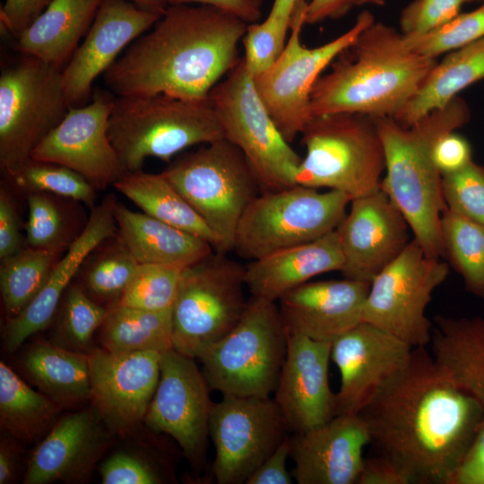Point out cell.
I'll return each instance as SVG.
<instances>
[{
	"mask_svg": "<svg viewBox=\"0 0 484 484\" xmlns=\"http://www.w3.org/2000/svg\"><path fill=\"white\" fill-rule=\"evenodd\" d=\"M374 445L416 484H449L477 436L483 409L426 347L359 413Z\"/></svg>",
	"mask_w": 484,
	"mask_h": 484,
	"instance_id": "1",
	"label": "cell"
},
{
	"mask_svg": "<svg viewBox=\"0 0 484 484\" xmlns=\"http://www.w3.org/2000/svg\"><path fill=\"white\" fill-rule=\"evenodd\" d=\"M248 23L218 8L170 4L103 73L116 96L203 99L241 60Z\"/></svg>",
	"mask_w": 484,
	"mask_h": 484,
	"instance_id": "2",
	"label": "cell"
},
{
	"mask_svg": "<svg viewBox=\"0 0 484 484\" xmlns=\"http://www.w3.org/2000/svg\"><path fill=\"white\" fill-rule=\"evenodd\" d=\"M436 63V58L412 51L401 31L374 22L315 82L312 115L360 113L394 118Z\"/></svg>",
	"mask_w": 484,
	"mask_h": 484,
	"instance_id": "3",
	"label": "cell"
},
{
	"mask_svg": "<svg viewBox=\"0 0 484 484\" xmlns=\"http://www.w3.org/2000/svg\"><path fill=\"white\" fill-rule=\"evenodd\" d=\"M470 117L469 106L459 96L408 127L393 117H373L385 157L380 187L405 217L414 239L432 257L441 256L440 220L446 208L434 146Z\"/></svg>",
	"mask_w": 484,
	"mask_h": 484,
	"instance_id": "4",
	"label": "cell"
},
{
	"mask_svg": "<svg viewBox=\"0 0 484 484\" xmlns=\"http://www.w3.org/2000/svg\"><path fill=\"white\" fill-rule=\"evenodd\" d=\"M108 133L123 174L142 170L147 158L169 163L188 147L224 138L209 98L165 94L116 96Z\"/></svg>",
	"mask_w": 484,
	"mask_h": 484,
	"instance_id": "5",
	"label": "cell"
},
{
	"mask_svg": "<svg viewBox=\"0 0 484 484\" xmlns=\"http://www.w3.org/2000/svg\"><path fill=\"white\" fill-rule=\"evenodd\" d=\"M300 134L306 153L297 171L298 185L337 190L351 200L380 188L385 157L373 117L316 116Z\"/></svg>",
	"mask_w": 484,
	"mask_h": 484,
	"instance_id": "6",
	"label": "cell"
},
{
	"mask_svg": "<svg viewBox=\"0 0 484 484\" xmlns=\"http://www.w3.org/2000/svg\"><path fill=\"white\" fill-rule=\"evenodd\" d=\"M288 334L276 302L251 297L236 324L196 358L212 390L270 397L287 352Z\"/></svg>",
	"mask_w": 484,
	"mask_h": 484,
	"instance_id": "7",
	"label": "cell"
},
{
	"mask_svg": "<svg viewBox=\"0 0 484 484\" xmlns=\"http://www.w3.org/2000/svg\"><path fill=\"white\" fill-rule=\"evenodd\" d=\"M161 173L220 238L221 253L232 251L244 212L262 193L243 152L222 138L177 157Z\"/></svg>",
	"mask_w": 484,
	"mask_h": 484,
	"instance_id": "8",
	"label": "cell"
},
{
	"mask_svg": "<svg viewBox=\"0 0 484 484\" xmlns=\"http://www.w3.org/2000/svg\"><path fill=\"white\" fill-rule=\"evenodd\" d=\"M245 271L215 250L182 270L172 307L173 349L196 359L236 326L248 303Z\"/></svg>",
	"mask_w": 484,
	"mask_h": 484,
	"instance_id": "9",
	"label": "cell"
},
{
	"mask_svg": "<svg viewBox=\"0 0 484 484\" xmlns=\"http://www.w3.org/2000/svg\"><path fill=\"white\" fill-rule=\"evenodd\" d=\"M350 201L343 192L301 185L261 193L238 222L232 251L253 261L318 239L338 227Z\"/></svg>",
	"mask_w": 484,
	"mask_h": 484,
	"instance_id": "10",
	"label": "cell"
},
{
	"mask_svg": "<svg viewBox=\"0 0 484 484\" xmlns=\"http://www.w3.org/2000/svg\"><path fill=\"white\" fill-rule=\"evenodd\" d=\"M221 124L224 138L245 155L262 193L291 187L302 161L261 99L243 58L208 96Z\"/></svg>",
	"mask_w": 484,
	"mask_h": 484,
	"instance_id": "11",
	"label": "cell"
},
{
	"mask_svg": "<svg viewBox=\"0 0 484 484\" xmlns=\"http://www.w3.org/2000/svg\"><path fill=\"white\" fill-rule=\"evenodd\" d=\"M307 1L299 2L290 19V36L275 63L254 77L257 92L279 130L292 143L312 119L311 92L322 72L375 22L368 11L361 12L347 31L315 48L301 42Z\"/></svg>",
	"mask_w": 484,
	"mask_h": 484,
	"instance_id": "12",
	"label": "cell"
},
{
	"mask_svg": "<svg viewBox=\"0 0 484 484\" xmlns=\"http://www.w3.org/2000/svg\"><path fill=\"white\" fill-rule=\"evenodd\" d=\"M71 108L62 71L23 56L0 75V168L15 172Z\"/></svg>",
	"mask_w": 484,
	"mask_h": 484,
	"instance_id": "13",
	"label": "cell"
},
{
	"mask_svg": "<svg viewBox=\"0 0 484 484\" xmlns=\"http://www.w3.org/2000/svg\"><path fill=\"white\" fill-rule=\"evenodd\" d=\"M449 272L447 264L428 255L416 239L370 282L362 322L412 348L430 344L433 324L426 315L434 290Z\"/></svg>",
	"mask_w": 484,
	"mask_h": 484,
	"instance_id": "14",
	"label": "cell"
},
{
	"mask_svg": "<svg viewBox=\"0 0 484 484\" xmlns=\"http://www.w3.org/2000/svg\"><path fill=\"white\" fill-rule=\"evenodd\" d=\"M290 434L271 397L223 394L214 402L209 436L218 484H243Z\"/></svg>",
	"mask_w": 484,
	"mask_h": 484,
	"instance_id": "15",
	"label": "cell"
},
{
	"mask_svg": "<svg viewBox=\"0 0 484 484\" xmlns=\"http://www.w3.org/2000/svg\"><path fill=\"white\" fill-rule=\"evenodd\" d=\"M211 390L195 359L172 348L161 355L160 380L143 420L152 433L172 437L196 471L206 462Z\"/></svg>",
	"mask_w": 484,
	"mask_h": 484,
	"instance_id": "16",
	"label": "cell"
},
{
	"mask_svg": "<svg viewBox=\"0 0 484 484\" xmlns=\"http://www.w3.org/2000/svg\"><path fill=\"white\" fill-rule=\"evenodd\" d=\"M413 349L366 322L333 341L331 359L341 376L336 415L359 414L406 368Z\"/></svg>",
	"mask_w": 484,
	"mask_h": 484,
	"instance_id": "17",
	"label": "cell"
},
{
	"mask_svg": "<svg viewBox=\"0 0 484 484\" xmlns=\"http://www.w3.org/2000/svg\"><path fill=\"white\" fill-rule=\"evenodd\" d=\"M115 98L109 90H98L89 104L71 107L30 158L65 166L97 190L113 186L123 174L108 133Z\"/></svg>",
	"mask_w": 484,
	"mask_h": 484,
	"instance_id": "18",
	"label": "cell"
},
{
	"mask_svg": "<svg viewBox=\"0 0 484 484\" xmlns=\"http://www.w3.org/2000/svg\"><path fill=\"white\" fill-rule=\"evenodd\" d=\"M161 355L100 347L89 355L90 404L117 436L125 437L143 423L160 380Z\"/></svg>",
	"mask_w": 484,
	"mask_h": 484,
	"instance_id": "19",
	"label": "cell"
},
{
	"mask_svg": "<svg viewBox=\"0 0 484 484\" xmlns=\"http://www.w3.org/2000/svg\"><path fill=\"white\" fill-rule=\"evenodd\" d=\"M410 226L381 187L350 201V209L335 229L344 278L371 282L405 248Z\"/></svg>",
	"mask_w": 484,
	"mask_h": 484,
	"instance_id": "20",
	"label": "cell"
},
{
	"mask_svg": "<svg viewBox=\"0 0 484 484\" xmlns=\"http://www.w3.org/2000/svg\"><path fill=\"white\" fill-rule=\"evenodd\" d=\"M115 436L91 404L60 416L31 452L22 483L85 482Z\"/></svg>",
	"mask_w": 484,
	"mask_h": 484,
	"instance_id": "21",
	"label": "cell"
},
{
	"mask_svg": "<svg viewBox=\"0 0 484 484\" xmlns=\"http://www.w3.org/2000/svg\"><path fill=\"white\" fill-rule=\"evenodd\" d=\"M163 13L142 8L126 0L100 1L82 43L62 70L63 85L71 107L88 100L95 79L133 41L147 32Z\"/></svg>",
	"mask_w": 484,
	"mask_h": 484,
	"instance_id": "22",
	"label": "cell"
},
{
	"mask_svg": "<svg viewBox=\"0 0 484 484\" xmlns=\"http://www.w3.org/2000/svg\"><path fill=\"white\" fill-rule=\"evenodd\" d=\"M273 400L290 434L307 432L336 416L329 382L332 343L289 333Z\"/></svg>",
	"mask_w": 484,
	"mask_h": 484,
	"instance_id": "23",
	"label": "cell"
},
{
	"mask_svg": "<svg viewBox=\"0 0 484 484\" xmlns=\"http://www.w3.org/2000/svg\"><path fill=\"white\" fill-rule=\"evenodd\" d=\"M431 353L436 362L483 409L468 454L449 484H484V317H434Z\"/></svg>",
	"mask_w": 484,
	"mask_h": 484,
	"instance_id": "24",
	"label": "cell"
},
{
	"mask_svg": "<svg viewBox=\"0 0 484 484\" xmlns=\"http://www.w3.org/2000/svg\"><path fill=\"white\" fill-rule=\"evenodd\" d=\"M370 445L359 414H341L307 432L290 434L291 471L298 484H357Z\"/></svg>",
	"mask_w": 484,
	"mask_h": 484,
	"instance_id": "25",
	"label": "cell"
},
{
	"mask_svg": "<svg viewBox=\"0 0 484 484\" xmlns=\"http://www.w3.org/2000/svg\"><path fill=\"white\" fill-rule=\"evenodd\" d=\"M369 288L348 278L303 283L278 300L283 325L289 333L333 342L362 322Z\"/></svg>",
	"mask_w": 484,
	"mask_h": 484,
	"instance_id": "26",
	"label": "cell"
},
{
	"mask_svg": "<svg viewBox=\"0 0 484 484\" xmlns=\"http://www.w3.org/2000/svg\"><path fill=\"white\" fill-rule=\"evenodd\" d=\"M116 200L114 194H108L91 210L84 230L61 256L39 293L17 316L5 320L3 337L8 352H15L30 336L50 326L82 262L97 245L117 232Z\"/></svg>",
	"mask_w": 484,
	"mask_h": 484,
	"instance_id": "27",
	"label": "cell"
},
{
	"mask_svg": "<svg viewBox=\"0 0 484 484\" xmlns=\"http://www.w3.org/2000/svg\"><path fill=\"white\" fill-rule=\"evenodd\" d=\"M343 255L336 230L314 241L281 249L246 265L251 297L276 302L292 289L325 272H341Z\"/></svg>",
	"mask_w": 484,
	"mask_h": 484,
	"instance_id": "28",
	"label": "cell"
},
{
	"mask_svg": "<svg viewBox=\"0 0 484 484\" xmlns=\"http://www.w3.org/2000/svg\"><path fill=\"white\" fill-rule=\"evenodd\" d=\"M117 233L140 264H160L184 269L214 251L205 239L134 212L116 200Z\"/></svg>",
	"mask_w": 484,
	"mask_h": 484,
	"instance_id": "29",
	"label": "cell"
},
{
	"mask_svg": "<svg viewBox=\"0 0 484 484\" xmlns=\"http://www.w3.org/2000/svg\"><path fill=\"white\" fill-rule=\"evenodd\" d=\"M100 1L52 0L15 37V49L62 71L88 32Z\"/></svg>",
	"mask_w": 484,
	"mask_h": 484,
	"instance_id": "30",
	"label": "cell"
},
{
	"mask_svg": "<svg viewBox=\"0 0 484 484\" xmlns=\"http://www.w3.org/2000/svg\"><path fill=\"white\" fill-rule=\"evenodd\" d=\"M18 367L30 385L64 410L90 402L88 354L70 351L48 339H40L21 352Z\"/></svg>",
	"mask_w": 484,
	"mask_h": 484,
	"instance_id": "31",
	"label": "cell"
},
{
	"mask_svg": "<svg viewBox=\"0 0 484 484\" xmlns=\"http://www.w3.org/2000/svg\"><path fill=\"white\" fill-rule=\"evenodd\" d=\"M484 80V38L445 54L435 65L417 92L393 118L411 126L446 106L470 85Z\"/></svg>",
	"mask_w": 484,
	"mask_h": 484,
	"instance_id": "32",
	"label": "cell"
},
{
	"mask_svg": "<svg viewBox=\"0 0 484 484\" xmlns=\"http://www.w3.org/2000/svg\"><path fill=\"white\" fill-rule=\"evenodd\" d=\"M112 186L145 214L200 237L221 252L220 238L162 173L125 172Z\"/></svg>",
	"mask_w": 484,
	"mask_h": 484,
	"instance_id": "33",
	"label": "cell"
},
{
	"mask_svg": "<svg viewBox=\"0 0 484 484\" xmlns=\"http://www.w3.org/2000/svg\"><path fill=\"white\" fill-rule=\"evenodd\" d=\"M63 408L34 390L4 361L0 362V426L22 445L39 443L61 416Z\"/></svg>",
	"mask_w": 484,
	"mask_h": 484,
	"instance_id": "34",
	"label": "cell"
},
{
	"mask_svg": "<svg viewBox=\"0 0 484 484\" xmlns=\"http://www.w3.org/2000/svg\"><path fill=\"white\" fill-rule=\"evenodd\" d=\"M172 309L145 310L116 305L98 330L99 347L113 353L155 351L173 348Z\"/></svg>",
	"mask_w": 484,
	"mask_h": 484,
	"instance_id": "35",
	"label": "cell"
},
{
	"mask_svg": "<svg viewBox=\"0 0 484 484\" xmlns=\"http://www.w3.org/2000/svg\"><path fill=\"white\" fill-rule=\"evenodd\" d=\"M27 246L65 254L84 230L83 203L71 198L36 192L25 195Z\"/></svg>",
	"mask_w": 484,
	"mask_h": 484,
	"instance_id": "36",
	"label": "cell"
},
{
	"mask_svg": "<svg viewBox=\"0 0 484 484\" xmlns=\"http://www.w3.org/2000/svg\"><path fill=\"white\" fill-rule=\"evenodd\" d=\"M139 264L116 232L86 255L73 281L91 299L110 308L122 298Z\"/></svg>",
	"mask_w": 484,
	"mask_h": 484,
	"instance_id": "37",
	"label": "cell"
},
{
	"mask_svg": "<svg viewBox=\"0 0 484 484\" xmlns=\"http://www.w3.org/2000/svg\"><path fill=\"white\" fill-rule=\"evenodd\" d=\"M64 254L26 246L0 264L5 320L17 316L39 293Z\"/></svg>",
	"mask_w": 484,
	"mask_h": 484,
	"instance_id": "38",
	"label": "cell"
},
{
	"mask_svg": "<svg viewBox=\"0 0 484 484\" xmlns=\"http://www.w3.org/2000/svg\"><path fill=\"white\" fill-rule=\"evenodd\" d=\"M440 233L441 256L460 274L468 292L484 298V225L445 208Z\"/></svg>",
	"mask_w": 484,
	"mask_h": 484,
	"instance_id": "39",
	"label": "cell"
},
{
	"mask_svg": "<svg viewBox=\"0 0 484 484\" xmlns=\"http://www.w3.org/2000/svg\"><path fill=\"white\" fill-rule=\"evenodd\" d=\"M108 308L91 299L73 281L60 301L48 340L67 350L90 355L96 348L94 336Z\"/></svg>",
	"mask_w": 484,
	"mask_h": 484,
	"instance_id": "40",
	"label": "cell"
},
{
	"mask_svg": "<svg viewBox=\"0 0 484 484\" xmlns=\"http://www.w3.org/2000/svg\"><path fill=\"white\" fill-rule=\"evenodd\" d=\"M4 177L9 186L24 196L43 192L73 199L91 210L96 206L97 189L74 170L55 162L30 158Z\"/></svg>",
	"mask_w": 484,
	"mask_h": 484,
	"instance_id": "41",
	"label": "cell"
},
{
	"mask_svg": "<svg viewBox=\"0 0 484 484\" xmlns=\"http://www.w3.org/2000/svg\"><path fill=\"white\" fill-rule=\"evenodd\" d=\"M183 269L160 264H139L117 305L162 311L172 309Z\"/></svg>",
	"mask_w": 484,
	"mask_h": 484,
	"instance_id": "42",
	"label": "cell"
},
{
	"mask_svg": "<svg viewBox=\"0 0 484 484\" xmlns=\"http://www.w3.org/2000/svg\"><path fill=\"white\" fill-rule=\"evenodd\" d=\"M408 47L417 54L436 58L442 54L484 38V2L476 9L459 13L450 22L424 34L403 35Z\"/></svg>",
	"mask_w": 484,
	"mask_h": 484,
	"instance_id": "43",
	"label": "cell"
},
{
	"mask_svg": "<svg viewBox=\"0 0 484 484\" xmlns=\"http://www.w3.org/2000/svg\"><path fill=\"white\" fill-rule=\"evenodd\" d=\"M99 466L103 484H163L169 480L161 462L143 449L117 448Z\"/></svg>",
	"mask_w": 484,
	"mask_h": 484,
	"instance_id": "44",
	"label": "cell"
},
{
	"mask_svg": "<svg viewBox=\"0 0 484 484\" xmlns=\"http://www.w3.org/2000/svg\"><path fill=\"white\" fill-rule=\"evenodd\" d=\"M442 192L447 209L484 225V166L471 160L442 175Z\"/></svg>",
	"mask_w": 484,
	"mask_h": 484,
	"instance_id": "45",
	"label": "cell"
},
{
	"mask_svg": "<svg viewBox=\"0 0 484 484\" xmlns=\"http://www.w3.org/2000/svg\"><path fill=\"white\" fill-rule=\"evenodd\" d=\"M290 22L266 17L261 23H249L242 39L244 63L253 77L268 70L286 45Z\"/></svg>",
	"mask_w": 484,
	"mask_h": 484,
	"instance_id": "46",
	"label": "cell"
},
{
	"mask_svg": "<svg viewBox=\"0 0 484 484\" xmlns=\"http://www.w3.org/2000/svg\"><path fill=\"white\" fill-rule=\"evenodd\" d=\"M475 0H413L401 12L400 31L406 36L427 33L461 13L464 4Z\"/></svg>",
	"mask_w": 484,
	"mask_h": 484,
	"instance_id": "47",
	"label": "cell"
},
{
	"mask_svg": "<svg viewBox=\"0 0 484 484\" xmlns=\"http://www.w3.org/2000/svg\"><path fill=\"white\" fill-rule=\"evenodd\" d=\"M9 186H0V260L27 246L21 232V220Z\"/></svg>",
	"mask_w": 484,
	"mask_h": 484,
	"instance_id": "48",
	"label": "cell"
},
{
	"mask_svg": "<svg viewBox=\"0 0 484 484\" xmlns=\"http://www.w3.org/2000/svg\"><path fill=\"white\" fill-rule=\"evenodd\" d=\"M433 157L442 175L459 170L473 160L469 141L456 131L445 134L437 140Z\"/></svg>",
	"mask_w": 484,
	"mask_h": 484,
	"instance_id": "49",
	"label": "cell"
},
{
	"mask_svg": "<svg viewBox=\"0 0 484 484\" xmlns=\"http://www.w3.org/2000/svg\"><path fill=\"white\" fill-rule=\"evenodd\" d=\"M357 484H416L412 475L390 457L379 454L365 459Z\"/></svg>",
	"mask_w": 484,
	"mask_h": 484,
	"instance_id": "50",
	"label": "cell"
},
{
	"mask_svg": "<svg viewBox=\"0 0 484 484\" xmlns=\"http://www.w3.org/2000/svg\"><path fill=\"white\" fill-rule=\"evenodd\" d=\"M52 0H4L0 10L1 28L14 37L25 30Z\"/></svg>",
	"mask_w": 484,
	"mask_h": 484,
	"instance_id": "51",
	"label": "cell"
},
{
	"mask_svg": "<svg viewBox=\"0 0 484 484\" xmlns=\"http://www.w3.org/2000/svg\"><path fill=\"white\" fill-rule=\"evenodd\" d=\"M290 453V434L251 474L245 484H291L292 475L287 470Z\"/></svg>",
	"mask_w": 484,
	"mask_h": 484,
	"instance_id": "52",
	"label": "cell"
},
{
	"mask_svg": "<svg viewBox=\"0 0 484 484\" xmlns=\"http://www.w3.org/2000/svg\"><path fill=\"white\" fill-rule=\"evenodd\" d=\"M170 4L212 6L229 13L249 24L257 22L260 19L264 0H170Z\"/></svg>",
	"mask_w": 484,
	"mask_h": 484,
	"instance_id": "53",
	"label": "cell"
},
{
	"mask_svg": "<svg viewBox=\"0 0 484 484\" xmlns=\"http://www.w3.org/2000/svg\"><path fill=\"white\" fill-rule=\"evenodd\" d=\"M22 444L4 432L0 440V484L16 482L22 471Z\"/></svg>",
	"mask_w": 484,
	"mask_h": 484,
	"instance_id": "54",
	"label": "cell"
},
{
	"mask_svg": "<svg viewBox=\"0 0 484 484\" xmlns=\"http://www.w3.org/2000/svg\"><path fill=\"white\" fill-rule=\"evenodd\" d=\"M351 7L350 0H311L307 6L306 24L341 18Z\"/></svg>",
	"mask_w": 484,
	"mask_h": 484,
	"instance_id": "55",
	"label": "cell"
},
{
	"mask_svg": "<svg viewBox=\"0 0 484 484\" xmlns=\"http://www.w3.org/2000/svg\"><path fill=\"white\" fill-rule=\"evenodd\" d=\"M305 0H273L268 17L290 22L295 6Z\"/></svg>",
	"mask_w": 484,
	"mask_h": 484,
	"instance_id": "56",
	"label": "cell"
},
{
	"mask_svg": "<svg viewBox=\"0 0 484 484\" xmlns=\"http://www.w3.org/2000/svg\"><path fill=\"white\" fill-rule=\"evenodd\" d=\"M126 1L132 2L137 4L138 6L147 9V10L161 12V13H163L170 4V0H126Z\"/></svg>",
	"mask_w": 484,
	"mask_h": 484,
	"instance_id": "57",
	"label": "cell"
},
{
	"mask_svg": "<svg viewBox=\"0 0 484 484\" xmlns=\"http://www.w3.org/2000/svg\"><path fill=\"white\" fill-rule=\"evenodd\" d=\"M351 5H364L373 4L377 6H383L385 4V0H350Z\"/></svg>",
	"mask_w": 484,
	"mask_h": 484,
	"instance_id": "58",
	"label": "cell"
},
{
	"mask_svg": "<svg viewBox=\"0 0 484 484\" xmlns=\"http://www.w3.org/2000/svg\"><path fill=\"white\" fill-rule=\"evenodd\" d=\"M480 1L484 2V0H480Z\"/></svg>",
	"mask_w": 484,
	"mask_h": 484,
	"instance_id": "59",
	"label": "cell"
}]
</instances>
